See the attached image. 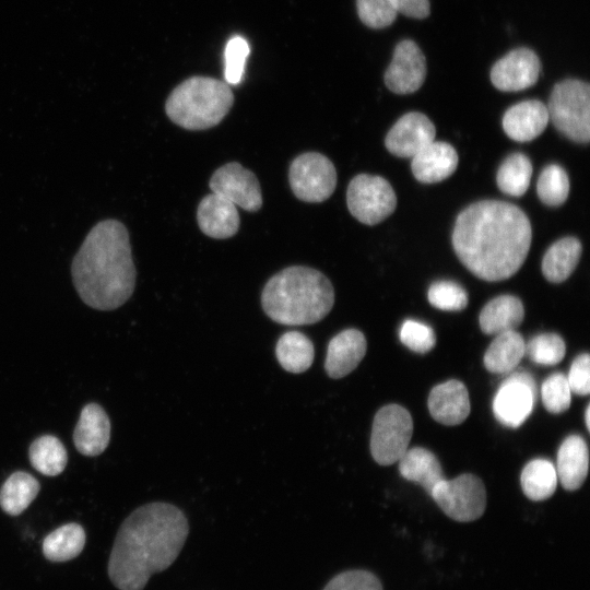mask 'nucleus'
<instances>
[{"label": "nucleus", "mask_w": 590, "mask_h": 590, "mask_svg": "<svg viewBox=\"0 0 590 590\" xmlns=\"http://www.w3.org/2000/svg\"><path fill=\"white\" fill-rule=\"evenodd\" d=\"M532 229L518 206L485 200L465 208L452 232L453 249L474 275L485 281H502L523 264L531 244Z\"/></svg>", "instance_id": "f257e3e1"}, {"label": "nucleus", "mask_w": 590, "mask_h": 590, "mask_svg": "<svg viewBox=\"0 0 590 590\" xmlns=\"http://www.w3.org/2000/svg\"><path fill=\"white\" fill-rule=\"evenodd\" d=\"M189 533L185 514L168 503L133 510L118 529L108 560V576L119 590H142L152 575L178 557Z\"/></svg>", "instance_id": "f03ea898"}, {"label": "nucleus", "mask_w": 590, "mask_h": 590, "mask_svg": "<svg viewBox=\"0 0 590 590\" xmlns=\"http://www.w3.org/2000/svg\"><path fill=\"white\" fill-rule=\"evenodd\" d=\"M71 274L87 306L114 310L123 305L137 276L127 227L113 219L94 225L73 258Z\"/></svg>", "instance_id": "7ed1b4c3"}, {"label": "nucleus", "mask_w": 590, "mask_h": 590, "mask_svg": "<svg viewBox=\"0 0 590 590\" xmlns=\"http://www.w3.org/2000/svg\"><path fill=\"white\" fill-rule=\"evenodd\" d=\"M334 304V290L320 271L293 266L274 274L263 287L261 306L273 321L286 326L312 324Z\"/></svg>", "instance_id": "20e7f679"}, {"label": "nucleus", "mask_w": 590, "mask_h": 590, "mask_svg": "<svg viewBox=\"0 0 590 590\" xmlns=\"http://www.w3.org/2000/svg\"><path fill=\"white\" fill-rule=\"evenodd\" d=\"M234 94L226 82L210 76H191L177 85L165 103L168 118L188 130L219 125L228 114Z\"/></svg>", "instance_id": "39448f33"}, {"label": "nucleus", "mask_w": 590, "mask_h": 590, "mask_svg": "<svg viewBox=\"0 0 590 590\" xmlns=\"http://www.w3.org/2000/svg\"><path fill=\"white\" fill-rule=\"evenodd\" d=\"M547 111L554 127L569 140L588 143L590 139V86L577 79L556 83Z\"/></svg>", "instance_id": "423d86ee"}, {"label": "nucleus", "mask_w": 590, "mask_h": 590, "mask_svg": "<svg viewBox=\"0 0 590 590\" xmlns=\"http://www.w3.org/2000/svg\"><path fill=\"white\" fill-rule=\"evenodd\" d=\"M413 434L410 412L399 404L379 409L374 417L370 434V453L380 465H390L408 450Z\"/></svg>", "instance_id": "0eeeda50"}, {"label": "nucleus", "mask_w": 590, "mask_h": 590, "mask_svg": "<svg viewBox=\"0 0 590 590\" xmlns=\"http://www.w3.org/2000/svg\"><path fill=\"white\" fill-rule=\"evenodd\" d=\"M430 496L449 518L459 522L479 519L486 507L485 486L471 473L452 480L444 479L433 488Z\"/></svg>", "instance_id": "6e6552de"}, {"label": "nucleus", "mask_w": 590, "mask_h": 590, "mask_svg": "<svg viewBox=\"0 0 590 590\" xmlns=\"http://www.w3.org/2000/svg\"><path fill=\"white\" fill-rule=\"evenodd\" d=\"M346 204L351 214L361 223L375 225L394 211L397 197L385 178L359 174L347 186Z\"/></svg>", "instance_id": "1a4fd4ad"}, {"label": "nucleus", "mask_w": 590, "mask_h": 590, "mask_svg": "<svg viewBox=\"0 0 590 590\" xmlns=\"http://www.w3.org/2000/svg\"><path fill=\"white\" fill-rule=\"evenodd\" d=\"M288 181L296 198L305 202H323L337 186V170L333 163L318 152L298 155L290 166Z\"/></svg>", "instance_id": "9d476101"}, {"label": "nucleus", "mask_w": 590, "mask_h": 590, "mask_svg": "<svg viewBox=\"0 0 590 590\" xmlns=\"http://www.w3.org/2000/svg\"><path fill=\"white\" fill-rule=\"evenodd\" d=\"M535 400L533 378L526 373H515L498 388L493 400V413L500 424L516 428L529 417Z\"/></svg>", "instance_id": "9b49d317"}, {"label": "nucleus", "mask_w": 590, "mask_h": 590, "mask_svg": "<svg viewBox=\"0 0 590 590\" xmlns=\"http://www.w3.org/2000/svg\"><path fill=\"white\" fill-rule=\"evenodd\" d=\"M210 189L245 211L256 212L262 205V193L256 175L237 162L217 168L210 181Z\"/></svg>", "instance_id": "f8f14e48"}, {"label": "nucleus", "mask_w": 590, "mask_h": 590, "mask_svg": "<svg viewBox=\"0 0 590 590\" xmlns=\"http://www.w3.org/2000/svg\"><path fill=\"white\" fill-rule=\"evenodd\" d=\"M425 76L426 60L417 44L411 39L398 43L385 72L386 86L396 94H411L423 85Z\"/></svg>", "instance_id": "ddd939ff"}, {"label": "nucleus", "mask_w": 590, "mask_h": 590, "mask_svg": "<svg viewBox=\"0 0 590 590\" xmlns=\"http://www.w3.org/2000/svg\"><path fill=\"white\" fill-rule=\"evenodd\" d=\"M541 72V61L536 54L520 47L497 60L491 70L493 85L503 92H518L536 83Z\"/></svg>", "instance_id": "4468645a"}, {"label": "nucleus", "mask_w": 590, "mask_h": 590, "mask_svg": "<svg viewBox=\"0 0 590 590\" xmlns=\"http://www.w3.org/2000/svg\"><path fill=\"white\" fill-rule=\"evenodd\" d=\"M435 126L427 116L412 111L403 115L385 139L387 150L399 157H413L435 139Z\"/></svg>", "instance_id": "2eb2a0df"}, {"label": "nucleus", "mask_w": 590, "mask_h": 590, "mask_svg": "<svg viewBox=\"0 0 590 590\" xmlns=\"http://www.w3.org/2000/svg\"><path fill=\"white\" fill-rule=\"evenodd\" d=\"M427 406L436 422L447 426L459 425L470 414L468 389L457 379L439 384L430 390Z\"/></svg>", "instance_id": "dca6fc26"}, {"label": "nucleus", "mask_w": 590, "mask_h": 590, "mask_svg": "<svg viewBox=\"0 0 590 590\" xmlns=\"http://www.w3.org/2000/svg\"><path fill=\"white\" fill-rule=\"evenodd\" d=\"M367 342L357 329H345L328 344L324 369L330 378L340 379L352 373L366 354Z\"/></svg>", "instance_id": "f3484780"}, {"label": "nucleus", "mask_w": 590, "mask_h": 590, "mask_svg": "<svg viewBox=\"0 0 590 590\" xmlns=\"http://www.w3.org/2000/svg\"><path fill=\"white\" fill-rule=\"evenodd\" d=\"M110 440V421L105 410L96 404H86L73 432V442L83 456L101 455Z\"/></svg>", "instance_id": "a211bd4d"}, {"label": "nucleus", "mask_w": 590, "mask_h": 590, "mask_svg": "<svg viewBox=\"0 0 590 590\" xmlns=\"http://www.w3.org/2000/svg\"><path fill=\"white\" fill-rule=\"evenodd\" d=\"M197 221L203 234L215 239L234 236L239 228V214L234 203L216 194H206L197 209Z\"/></svg>", "instance_id": "6ab92c4d"}, {"label": "nucleus", "mask_w": 590, "mask_h": 590, "mask_svg": "<svg viewBox=\"0 0 590 590\" xmlns=\"http://www.w3.org/2000/svg\"><path fill=\"white\" fill-rule=\"evenodd\" d=\"M548 120L546 105L538 99H529L507 109L503 117V128L510 139L528 142L544 131Z\"/></svg>", "instance_id": "aec40b11"}, {"label": "nucleus", "mask_w": 590, "mask_h": 590, "mask_svg": "<svg viewBox=\"0 0 590 590\" xmlns=\"http://www.w3.org/2000/svg\"><path fill=\"white\" fill-rule=\"evenodd\" d=\"M414 177L425 184H433L448 178L457 168L458 154L446 142H430L412 157Z\"/></svg>", "instance_id": "412c9836"}, {"label": "nucleus", "mask_w": 590, "mask_h": 590, "mask_svg": "<svg viewBox=\"0 0 590 590\" xmlns=\"http://www.w3.org/2000/svg\"><path fill=\"white\" fill-rule=\"evenodd\" d=\"M589 468V451L585 439L579 435L568 436L557 452L556 474L562 486L576 491L583 484Z\"/></svg>", "instance_id": "4be33fe9"}, {"label": "nucleus", "mask_w": 590, "mask_h": 590, "mask_svg": "<svg viewBox=\"0 0 590 590\" xmlns=\"http://www.w3.org/2000/svg\"><path fill=\"white\" fill-rule=\"evenodd\" d=\"M524 318L521 300L512 295H500L481 310L479 322L485 334H499L518 328Z\"/></svg>", "instance_id": "5701e85b"}, {"label": "nucleus", "mask_w": 590, "mask_h": 590, "mask_svg": "<svg viewBox=\"0 0 590 590\" xmlns=\"http://www.w3.org/2000/svg\"><path fill=\"white\" fill-rule=\"evenodd\" d=\"M398 462L400 474L405 480L420 484L429 495L445 479L440 462L425 448L415 447L406 450Z\"/></svg>", "instance_id": "b1692460"}, {"label": "nucleus", "mask_w": 590, "mask_h": 590, "mask_svg": "<svg viewBox=\"0 0 590 590\" xmlns=\"http://www.w3.org/2000/svg\"><path fill=\"white\" fill-rule=\"evenodd\" d=\"M524 344L515 330L496 334L484 354L485 368L493 374L510 373L524 356Z\"/></svg>", "instance_id": "393cba45"}, {"label": "nucleus", "mask_w": 590, "mask_h": 590, "mask_svg": "<svg viewBox=\"0 0 590 590\" xmlns=\"http://www.w3.org/2000/svg\"><path fill=\"white\" fill-rule=\"evenodd\" d=\"M581 244L575 237H565L554 243L542 260V272L553 283L565 281L575 270L580 255Z\"/></svg>", "instance_id": "a878e982"}, {"label": "nucleus", "mask_w": 590, "mask_h": 590, "mask_svg": "<svg viewBox=\"0 0 590 590\" xmlns=\"http://www.w3.org/2000/svg\"><path fill=\"white\" fill-rule=\"evenodd\" d=\"M275 355L284 370L300 374L306 371L314 362V344L306 334L299 331H287L278 340Z\"/></svg>", "instance_id": "bb28decb"}, {"label": "nucleus", "mask_w": 590, "mask_h": 590, "mask_svg": "<svg viewBox=\"0 0 590 590\" xmlns=\"http://www.w3.org/2000/svg\"><path fill=\"white\" fill-rule=\"evenodd\" d=\"M38 481L24 471L13 472L0 488V507L10 516H19L39 492Z\"/></svg>", "instance_id": "cd10ccee"}, {"label": "nucleus", "mask_w": 590, "mask_h": 590, "mask_svg": "<svg viewBox=\"0 0 590 590\" xmlns=\"http://www.w3.org/2000/svg\"><path fill=\"white\" fill-rule=\"evenodd\" d=\"M85 545L84 529L75 522L66 523L48 533L43 541V554L56 563L76 557Z\"/></svg>", "instance_id": "c85d7f7f"}, {"label": "nucleus", "mask_w": 590, "mask_h": 590, "mask_svg": "<svg viewBox=\"0 0 590 590\" xmlns=\"http://www.w3.org/2000/svg\"><path fill=\"white\" fill-rule=\"evenodd\" d=\"M28 458L35 470L48 476L59 475L68 461L63 444L52 435L36 438L30 446Z\"/></svg>", "instance_id": "c756f323"}, {"label": "nucleus", "mask_w": 590, "mask_h": 590, "mask_svg": "<svg viewBox=\"0 0 590 590\" xmlns=\"http://www.w3.org/2000/svg\"><path fill=\"white\" fill-rule=\"evenodd\" d=\"M520 483L524 495L534 502L550 498L557 486L554 465L545 459H534L526 464Z\"/></svg>", "instance_id": "7c9ffc66"}, {"label": "nucleus", "mask_w": 590, "mask_h": 590, "mask_svg": "<svg viewBox=\"0 0 590 590\" xmlns=\"http://www.w3.org/2000/svg\"><path fill=\"white\" fill-rule=\"evenodd\" d=\"M531 176L530 160L522 153H512L499 166L496 182L503 192L520 197L528 190Z\"/></svg>", "instance_id": "2f4dec72"}, {"label": "nucleus", "mask_w": 590, "mask_h": 590, "mask_svg": "<svg viewBox=\"0 0 590 590\" xmlns=\"http://www.w3.org/2000/svg\"><path fill=\"white\" fill-rule=\"evenodd\" d=\"M538 196L550 206L563 204L569 193V179L566 170L557 165L546 166L540 174L536 184Z\"/></svg>", "instance_id": "473e14b6"}, {"label": "nucleus", "mask_w": 590, "mask_h": 590, "mask_svg": "<svg viewBox=\"0 0 590 590\" xmlns=\"http://www.w3.org/2000/svg\"><path fill=\"white\" fill-rule=\"evenodd\" d=\"M565 353V342L556 333H541L524 344V356L540 365H556L564 358Z\"/></svg>", "instance_id": "72a5a7b5"}, {"label": "nucleus", "mask_w": 590, "mask_h": 590, "mask_svg": "<svg viewBox=\"0 0 590 590\" xmlns=\"http://www.w3.org/2000/svg\"><path fill=\"white\" fill-rule=\"evenodd\" d=\"M541 396L543 405L548 412L559 414L568 410L571 390L566 376L556 373L547 377L542 385Z\"/></svg>", "instance_id": "f704fd0d"}, {"label": "nucleus", "mask_w": 590, "mask_h": 590, "mask_svg": "<svg viewBox=\"0 0 590 590\" xmlns=\"http://www.w3.org/2000/svg\"><path fill=\"white\" fill-rule=\"evenodd\" d=\"M429 303L441 310L458 311L468 305V294L464 288L451 281H439L428 290Z\"/></svg>", "instance_id": "c9c22d12"}, {"label": "nucleus", "mask_w": 590, "mask_h": 590, "mask_svg": "<svg viewBox=\"0 0 590 590\" xmlns=\"http://www.w3.org/2000/svg\"><path fill=\"white\" fill-rule=\"evenodd\" d=\"M249 52V44L244 37L234 36L227 42L224 50V78L227 84L241 82Z\"/></svg>", "instance_id": "e433bc0d"}, {"label": "nucleus", "mask_w": 590, "mask_h": 590, "mask_svg": "<svg viewBox=\"0 0 590 590\" xmlns=\"http://www.w3.org/2000/svg\"><path fill=\"white\" fill-rule=\"evenodd\" d=\"M356 10L359 20L375 30L391 25L398 14L390 0H356Z\"/></svg>", "instance_id": "4c0bfd02"}, {"label": "nucleus", "mask_w": 590, "mask_h": 590, "mask_svg": "<svg viewBox=\"0 0 590 590\" xmlns=\"http://www.w3.org/2000/svg\"><path fill=\"white\" fill-rule=\"evenodd\" d=\"M400 340L411 351L425 354L436 344L434 330L422 322L405 320L400 329Z\"/></svg>", "instance_id": "58836bf2"}, {"label": "nucleus", "mask_w": 590, "mask_h": 590, "mask_svg": "<svg viewBox=\"0 0 590 590\" xmlns=\"http://www.w3.org/2000/svg\"><path fill=\"white\" fill-rule=\"evenodd\" d=\"M323 590H382L378 577L364 569H352L338 574Z\"/></svg>", "instance_id": "ea45409f"}, {"label": "nucleus", "mask_w": 590, "mask_h": 590, "mask_svg": "<svg viewBox=\"0 0 590 590\" xmlns=\"http://www.w3.org/2000/svg\"><path fill=\"white\" fill-rule=\"evenodd\" d=\"M567 381L573 392L587 396L590 392V357L588 353L578 355L573 362Z\"/></svg>", "instance_id": "a19ab883"}, {"label": "nucleus", "mask_w": 590, "mask_h": 590, "mask_svg": "<svg viewBox=\"0 0 590 590\" xmlns=\"http://www.w3.org/2000/svg\"><path fill=\"white\" fill-rule=\"evenodd\" d=\"M397 12L412 19H425L429 15L428 0H390Z\"/></svg>", "instance_id": "79ce46f5"}, {"label": "nucleus", "mask_w": 590, "mask_h": 590, "mask_svg": "<svg viewBox=\"0 0 590 590\" xmlns=\"http://www.w3.org/2000/svg\"><path fill=\"white\" fill-rule=\"evenodd\" d=\"M590 406H587V410L585 412V422L588 429H590Z\"/></svg>", "instance_id": "37998d69"}]
</instances>
